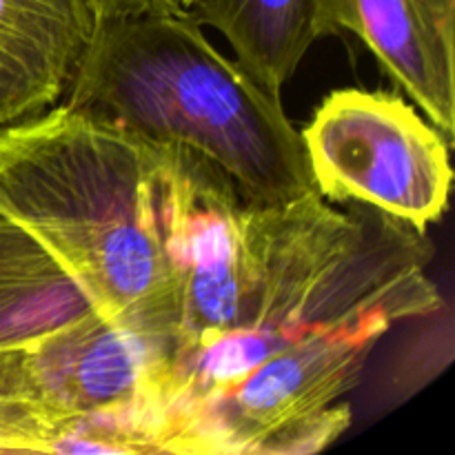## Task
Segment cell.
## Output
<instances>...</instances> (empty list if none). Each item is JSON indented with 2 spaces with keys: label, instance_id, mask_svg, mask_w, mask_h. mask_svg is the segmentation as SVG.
<instances>
[{
  "label": "cell",
  "instance_id": "cell-1",
  "mask_svg": "<svg viewBox=\"0 0 455 455\" xmlns=\"http://www.w3.org/2000/svg\"><path fill=\"white\" fill-rule=\"evenodd\" d=\"M176 324L160 371L163 453L309 455L354 422L347 395L400 323L444 309L427 231L318 194L256 204L164 142Z\"/></svg>",
  "mask_w": 455,
  "mask_h": 455
},
{
  "label": "cell",
  "instance_id": "cell-7",
  "mask_svg": "<svg viewBox=\"0 0 455 455\" xmlns=\"http://www.w3.org/2000/svg\"><path fill=\"white\" fill-rule=\"evenodd\" d=\"M96 20L92 0H0V124L65 98Z\"/></svg>",
  "mask_w": 455,
  "mask_h": 455
},
{
  "label": "cell",
  "instance_id": "cell-8",
  "mask_svg": "<svg viewBox=\"0 0 455 455\" xmlns=\"http://www.w3.org/2000/svg\"><path fill=\"white\" fill-rule=\"evenodd\" d=\"M189 16L229 40L235 60L280 96L315 34V0H196Z\"/></svg>",
  "mask_w": 455,
  "mask_h": 455
},
{
  "label": "cell",
  "instance_id": "cell-10",
  "mask_svg": "<svg viewBox=\"0 0 455 455\" xmlns=\"http://www.w3.org/2000/svg\"><path fill=\"white\" fill-rule=\"evenodd\" d=\"M194 3H196V0H178V4H180L182 9H189Z\"/></svg>",
  "mask_w": 455,
  "mask_h": 455
},
{
  "label": "cell",
  "instance_id": "cell-5",
  "mask_svg": "<svg viewBox=\"0 0 455 455\" xmlns=\"http://www.w3.org/2000/svg\"><path fill=\"white\" fill-rule=\"evenodd\" d=\"M300 140L311 185L327 203L367 204L420 231L447 213L451 142L395 93L331 92Z\"/></svg>",
  "mask_w": 455,
  "mask_h": 455
},
{
  "label": "cell",
  "instance_id": "cell-2",
  "mask_svg": "<svg viewBox=\"0 0 455 455\" xmlns=\"http://www.w3.org/2000/svg\"><path fill=\"white\" fill-rule=\"evenodd\" d=\"M164 142L67 102L0 124V218L36 240L114 327L167 347Z\"/></svg>",
  "mask_w": 455,
  "mask_h": 455
},
{
  "label": "cell",
  "instance_id": "cell-4",
  "mask_svg": "<svg viewBox=\"0 0 455 455\" xmlns=\"http://www.w3.org/2000/svg\"><path fill=\"white\" fill-rule=\"evenodd\" d=\"M145 367V340L102 318L31 235L0 218V453H92Z\"/></svg>",
  "mask_w": 455,
  "mask_h": 455
},
{
  "label": "cell",
  "instance_id": "cell-3",
  "mask_svg": "<svg viewBox=\"0 0 455 455\" xmlns=\"http://www.w3.org/2000/svg\"><path fill=\"white\" fill-rule=\"evenodd\" d=\"M62 102L196 151L256 204L314 191L280 96L218 52L185 9L98 18Z\"/></svg>",
  "mask_w": 455,
  "mask_h": 455
},
{
  "label": "cell",
  "instance_id": "cell-9",
  "mask_svg": "<svg viewBox=\"0 0 455 455\" xmlns=\"http://www.w3.org/2000/svg\"><path fill=\"white\" fill-rule=\"evenodd\" d=\"M96 18L132 16L145 12H180L178 0H92Z\"/></svg>",
  "mask_w": 455,
  "mask_h": 455
},
{
  "label": "cell",
  "instance_id": "cell-6",
  "mask_svg": "<svg viewBox=\"0 0 455 455\" xmlns=\"http://www.w3.org/2000/svg\"><path fill=\"white\" fill-rule=\"evenodd\" d=\"M349 31L453 145L455 0H315V34Z\"/></svg>",
  "mask_w": 455,
  "mask_h": 455
}]
</instances>
